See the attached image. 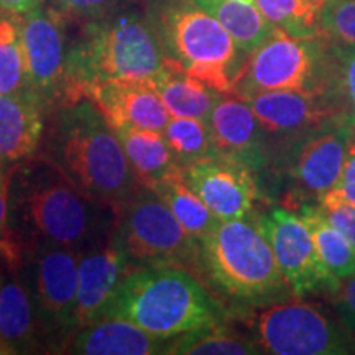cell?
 <instances>
[{
	"label": "cell",
	"instance_id": "1",
	"mask_svg": "<svg viewBox=\"0 0 355 355\" xmlns=\"http://www.w3.org/2000/svg\"><path fill=\"white\" fill-rule=\"evenodd\" d=\"M8 211L17 230L13 239L35 245H60L83 252L107 239L117 209L83 193L63 171L40 157L28 159L12 180Z\"/></svg>",
	"mask_w": 355,
	"mask_h": 355
},
{
	"label": "cell",
	"instance_id": "2",
	"mask_svg": "<svg viewBox=\"0 0 355 355\" xmlns=\"http://www.w3.org/2000/svg\"><path fill=\"white\" fill-rule=\"evenodd\" d=\"M42 157L105 206H123L141 183L107 119L89 97L56 105Z\"/></svg>",
	"mask_w": 355,
	"mask_h": 355
},
{
	"label": "cell",
	"instance_id": "3",
	"mask_svg": "<svg viewBox=\"0 0 355 355\" xmlns=\"http://www.w3.org/2000/svg\"><path fill=\"white\" fill-rule=\"evenodd\" d=\"M166 66L152 19L121 12L84 21L66 55L61 104L87 97L99 84L150 81Z\"/></svg>",
	"mask_w": 355,
	"mask_h": 355
},
{
	"label": "cell",
	"instance_id": "4",
	"mask_svg": "<svg viewBox=\"0 0 355 355\" xmlns=\"http://www.w3.org/2000/svg\"><path fill=\"white\" fill-rule=\"evenodd\" d=\"M104 318L123 319L150 334L170 339L219 326L220 311L184 266L152 265L128 272Z\"/></svg>",
	"mask_w": 355,
	"mask_h": 355
},
{
	"label": "cell",
	"instance_id": "5",
	"mask_svg": "<svg viewBox=\"0 0 355 355\" xmlns=\"http://www.w3.org/2000/svg\"><path fill=\"white\" fill-rule=\"evenodd\" d=\"M196 268L225 298L242 304H273L291 291L257 222L220 220L198 239Z\"/></svg>",
	"mask_w": 355,
	"mask_h": 355
},
{
	"label": "cell",
	"instance_id": "6",
	"mask_svg": "<svg viewBox=\"0 0 355 355\" xmlns=\"http://www.w3.org/2000/svg\"><path fill=\"white\" fill-rule=\"evenodd\" d=\"M166 63L220 94H232L245 61L227 30L193 0H166L155 17Z\"/></svg>",
	"mask_w": 355,
	"mask_h": 355
},
{
	"label": "cell",
	"instance_id": "7",
	"mask_svg": "<svg viewBox=\"0 0 355 355\" xmlns=\"http://www.w3.org/2000/svg\"><path fill=\"white\" fill-rule=\"evenodd\" d=\"M266 91H296L329 99L326 40L291 37L275 28L248 55L232 94L243 99Z\"/></svg>",
	"mask_w": 355,
	"mask_h": 355
},
{
	"label": "cell",
	"instance_id": "8",
	"mask_svg": "<svg viewBox=\"0 0 355 355\" xmlns=\"http://www.w3.org/2000/svg\"><path fill=\"white\" fill-rule=\"evenodd\" d=\"M114 232L132 268L152 265L196 268L198 239L186 232L170 207L148 186L141 184L119 207Z\"/></svg>",
	"mask_w": 355,
	"mask_h": 355
},
{
	"label": "cell",
	"instance_id": "9",
	"mask_svg": "<svg viewBox=\"0 0 355 355\" xmlns=\"http://www.w3.org/2000/svg\"><path fill=\"white\" fill-rule=\"evenodd\" d=\"M255 343L275 355H344L352 344L322 311L306 301H278L257 314Z\"/></svg>",
	"mask_w": 355,
	"mask_h": 355
},
{
	"label": "cell",
	"instance_id": "10",
	"mask_svg": "<svg viewBox=\"0 0 355 355\" xmlns=\"http://www.w3.org/2000/svg\"><path fill=\"white\" fill-rule=\"evenodd\" d=\"M255 222L272 247L279 272L291 293L298 296L313 293L334 295L340 282L322 263L313 234L300 214L275 206Z\"/></svg>",
	"mask_w": 355,
	"mask_h": 355
},
{
	"label": "cell",
	"instance_id": "11",
	"mask_svg": "<svg viewBox=\"0 0 355 355\" xmlns=\"http://www.w3.org/2000/svg\"><path fill=\"white\" fill-rule=\"evenodd\" d=\"M64 19L51 7L40 6L19 17L24 44L26 91L42 102L44 109L60 105L63 99L64 68L68 48L64 42Z\"/></svg>",
	"mask_w": 355,
	"mask_h": 355
},
{
	"label": "cell",
	"instance_id": "12",
	"mask_svg": "<svg viewBox=\"0 0 355 355\" xmlns=\"http://www.w3.org/2000/svg\"><path fill=\"white\" fill-rule=\"evenodd\" d=\"M30 254V278L25 282L40 322L55 331H74L81 254L60 245H35Z\"/></svg>",
	"mask_w": 355,
	"mask_h": 355
},
{
	"label": "cell",
	"instance_id": "13",
	"mask_svg": "<svg viewBox=\"0 0 355 355\" xmlns=\"http://www.w3.org/2000/svg\"><path fill=\"white\" fill-rule=\"evenodd\" d=\"M184 181L220 220L247 219L259 199L254 171L242 162L209 155L180 168Z\"/></svg>",
	"mask_w": 355,
	"mask_h": 355
},
{
	"label": "cell",
	"instance_id": "14",
	"mask_svg": "<svg viewBox=\"0 0 355 355\" xmlns=\"http://www.w3.org/2000/svg\"><path fill=\"white\" fill-rule=\"evenodd\" d=\"M130 270V261L114 230L107 239L79 255L74 329L78 331L105 316Z\"/></svg>",
	"mask_w": 355,
	"mask_h": 355
},
{
	"label": "cell",
	"instance_id": "15",
	"mask_svg": "<svg viewBox=\"0 0 355 355\" xmlns=\"http://www.w3.org/2000/svg\"><path fill=\"white\" fill-rule=\"evenodd\" d=\"M355 123L344 117L311 132L293 153L290 175L301 196L319 198L336 188Z\"/></svg>",
	"mask_w": 355,
	"mask_h": 355
},
{
	"label": "cell",
	"instance_id": "16",
	"mask_svg": "<svg viewBox=\"0 0 355 355\" xmlns=\"http://www.w3.org/2000/svg\"><path fill=\"white\" fill-rule=\"evenodd\" d=\"M242 99V97H241ZM265 132L278 135L311 133L327 123L344 119L327 97L296 91H266L243 97Z\"/></svg>",
	"mask_w": 355,
	"mask_h": 355
},
{
	"label": "cell",
	"instance_id": "17",
	"mask_svg": "<svg viewBox=\"0 0 355 355\" xmlns=\"http://www.w3.org/2000/svg\"><path fill=\"white\" fill-rule=\"evenodd\" d=\"M207 125L216 155L242 162L252 171L263 166L265 128L245 101L235 94L219 96Z\"/></svg>",
	"mask_w": 355,
	"mask_h": 355
},
{
	"label": "cell",
	"instance_id": "18",
	"mask_svg": "<svg viewBox=\"0 0 355 355\" xmlns=\"http://www.w3.org/2000/svg\"><path fill=\"white\" fill-rule=\"evenodd\" d=\"M110 127L133 125L163 132L171 114L150 81H112L87 92Z\"/></svg>",
	"mask_w": 355,
	"mask_h": 355
},
{
	"label": "cell",
	"instance_id": "19",
	"mask_svg": "<svg viewBox=\"0 0 355 355\" xmlns=\"http://www.w3.org/2000/svg\"><path fill=\"white\" fill-rule=\"evenodd\" d=\"M19 266L0 257V345L8 354L35 347L40 321L32 291L17 272Z\"/></svg>",
	"mask_w": 355,
	"mask_h": 355
},
{
	"label": "cell",
	"instance_id": "20",
	"mask_svg": "<svg viewBox=\"0 0 355 355\" xmlns=\"http://www.w3.org/2000/svg\"><path fill=\"white\" fill-rule=\"evenodd\" d=\"M43 110L28 91L0 96V163L13 165L35 157L44 135Z\"/></svg>",
	"mask_w": 355,
	"mask_h": 355
},
{
	"label": "cell",
	"instance_id": "21",
	"mask_svg": "<svg viewBox=\"0 0 355 355\" xmlns=\"http://www.w3.org/2000/svg\"><path fill=\"white\" fill-rule=\"evenodd\" d=\"M166 339L117 318H104L79 327L64 352L81 355L165 354Z\"/></svg>",
	"mask_w": 355,
	"mask_h": 355
},
{
	"label": "cell",
	"instance_id": "22",
	"mask_svg": "<svg viewBox=\"0 0 355 355\" xmlns=\"http://www.w3.org/2000/svg\"><path fill=\"white\" fill-rule=\"evenodd\" d=\"M112 128L144 186H152L180 168L163 132L133 125H115Z\"/></svg>",
	"mask_w": 355,
	"mask_h": 355
},
{
	"label": "cell",
	"instance_id": "23",
	"mask_svg": "<svg viewBox=\"0 0 355 355\" xmlns=\"http://www.w3.org/2000/svg\"><path fill=\"white\" fill-rule=\"evenodd\" d=\"M150 83L157 89L168 112L175 117H193L209 122L212 107L220 96L216 89L168 63Z\"/></svg>",
	"mask_w": 355,
	"mask_h": 355
},
{
	"label": "cell",
	"instance_id": "24",
	"mask_svg": "<svg viewBox=\"0 0 355 355\" xmlns=\"http://www.w3.org/2000/svg\"><path fill=\"white\" fill-rule=\"evenodd\" d=\"M211 13L237 43L243 55H250L275 32L255 0H193Z\"/></svg>",
	"mask_w": 355,
	"mask_h": 355
},
{
	"label": "cell",
	"instance_id": "25",
	"mask_svg": "<svg viewBox=\"0 0 355 355\" xmlns=\"http://www.w3.org/2000/svg\"><path fill=\"white\" fill-rule=\"evenodd\" d=\"M148 188L162 198V201L170 207V211L191 237L201 239L211 234L220 224L219 217L189 188L180 168L173 170L170 175L162 178Z\"/></svg>",
	"mask_w": 355,
	"mask_h": 355
},
{
	"label": "cell",
	"instance_id": "26",
	"mask_svg": "<svg viewBox=\"0 0 355 355\" xmlns=\"http://www.w3.org/2000/svg\"><path fill=\"white\" fill-rule=\"evenodd\" d=\"M301 219L306 222L314 243L321 257L322 263L329 270L332 277L340 283L355 275V248L345 239L343 232H339L334 225L327 220L321 206L303 204L300 207Z\"/></svg>",
	"mask_w": 355,
	"mask_h": 355
},
{
	"label": "cell",
	"instance_id": "27",
	"mask_svg": "<svg viewBox=\"0 0 355 355\" xmlns=\"http://www.w3.org/2000/svg\"><path fill=\"white\" fill-rule=\"evenodd\" d=\"M263 350L255 340L235 336L220 326L204 327L166 339L168 355H254Z\"/></svg>",
	"mask_w": 355,
	"mask_h": 355
},
{
	"label": "cell",
	"instance_id": "28",
	"mask_svg": "<svg viewBox=\"0 0 355 355\" xmlns=\"http://www.w3.org/2000/svg\"><path fill=\"white\" fill-rule=\"evenodd\" d=\"M326 0H255L275 28L291 37H319V12Z\"/></svg>",
	"mask_w": 355,
	"mask_h": 355
},
{
	"label": "cell",
	"instance_id": "29",
	"mask_svg": "<svg viewBox=\"0 0 355 355\" xmlns=\"http://www.w3.org/2000/svg\"><path fill=\"white\" fill-rule=\"evenodd\" d=\"M163 135H165L176 165L180 168L209 157V155H216L209 125L199 119L171 115L163 128Z\"/></svg>",
	"mask_w": 355,
	"mask_h": 355
},
{
	"label": "cell",
	"instance_id": "30",
	"mask_svg": "<svg viewBox=\"0 0 355 355\" xmlns=\"http://www.w3.org/2000/svg\"><path fill=\"white\" fill-rule=\"evenodd\" d=\"M327 43L329 99L355 123V46Z\"/></svg>",
	"mask_w": 355,
	"mask_h": 355
},
{
	"label": "cell",
	"instance_id": "31",
	"mask_svg": "<svg viewBox=\"0 0 355 355\" xmlns=\"http://www.w3.org/2000/svg\"><path fill=\"white\" fill-rule=\"evenodd\" d=\"M26 91V69L19 20L0 19V96Z\"/></svg>",
	"mask_w": 355,
	"mask_h": 355
},
{
	"label": "cell",
	"instance_id": "32",
	"mask_svg": "<svg viewBox=\"0 0 355 355\" xmlns=\"http://www.w3.org/2000/svg\"><path fill=\"white\" fill-rule=\"evenodd\" d=\"M319 37L355 46V0H326L319 12Z\"/></svg>",
	"mask_w": 355,
	"mask_h": 355
},
{
	"label": "cell",
	"instance_id": "33",
	"mask_svg": "<svg viewBox=\"0 0 355 355\" xmlns=\"http://www.w3.org/2000/svg\"><path fill=\"white\" fill-rule=\"evenodd\" d=\"M318 202L322 209H331L339 204L355 206V125L347 141V152H345V162L339 183L336 188L319 198Z\"/></svg>",
	"mask_w": 355,
	"mask_h": 355
},
{
	"label": "cell",
	"instance_id": "34",
	"mask_svg": "<svg viewBox=\"0 0 355 355\" xmlns=\"http://www.w3.org/2000/svg\"><path fill=\"white\" fill-rule=\"evenodd\" d=\"M53 10L64 20L91 21L114 12L117 0H48Z\"/></svg>",
	"mask_w": 355,
	"mask_h": 355
},
{
	"label": "cell",
	"instance_id": "35",
	"mask_svg": "<svg viewBox=\"0 0 355 355\" xmlns=\"http://www.w3.org/2000/svg\"><path fill=\"white\" fill-rule=\"evenodd\" d=\"M0 257L20 261L21 247L13 239L8 227V183L0 176Z\"/></svg>",
	"mask_w": 355,
	"mask_h": 355
},
{
	"label": "cell",
	"instance_id": "36",
	"mask_svg": "<svg viewBox=\"0 0 355 355\" xmlns=\"http://www.w3.org/2000/svg\"><path fill=\"white\" fill-rule=\"evenodd\" d=\"M332 296H334V306L344 326L355 332V275L340 283Z\"/></svg>",
	"mask_w": 355,
	"mask_h": 355
},
{
	"label": "cell",
	"instance_id": "37",
	"mask_svg": "<svg viewBox=\"0 0 355 355\" xmlns=\"http://www.w3.org/2000/svg\"><path fill=\"white\" fill-rule=\"evenodd\" d=\"M322 211L327 220L339 232H343L345 239L350 242V245L355 248V206H352V204H339V206Z\"/></svg>",
	"mask_w": 355,
	"mask_h": 355
},
{
	"label": "cell",
	"instance_id": "38",
	"mask_svg": "<svg viewBox=\"0 0 355 355\" xmlns=\"http://www.w3.org/2000/svg\"><path fill=\"white\" fill-rule=\"evenodd\" d=\"M42 3L43 0H0V10L19 19L25 13L35 10Z\"/></svg>",
	"mask_w": 355,
	"mask_h": 355
},
{
	"label": "cell",
	"instance_id": "39",
	"mask_svg": "<svg viewBox=\"0 0 355 355\" xmlns=\"http://www.w3.org/2000/svg\"><path fill=\"white\" fill-rule=\"evenodd\" d=\"M3 354H8V352H7V350H6V349H3V347H2V345H0V355H3Z\"/></svg>",
	"mask_w": 355,
	"mask_h": 355
}]
</instances>
